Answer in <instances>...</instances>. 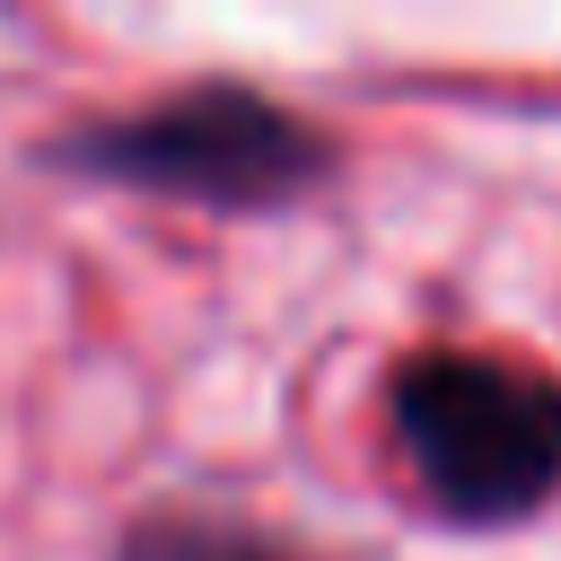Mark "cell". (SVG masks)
<instances>
[{
    "label": "cell",
    "instance_id": "1",
    "mask_svg": "<svg viewBox=\"0 0 561 561\" xmlns=\"http://www.w3.org/2000/svg\"><path fill=\"white\" fill-rule=\"evenodd\" d=\"M394 438L421 500L456 526L526 517L561 491V386L526 359L430 351L394 377Z\"/></svg>",
    "mask_w": 561,
    "mask_h": 561
},
{
    "label": "cell",
    "instance_id": "2",
    "mask_svg": "<svg viewBox=\"0 0 561 561\" xmlns=\"http://www.w3.org/2000/svg\"><path fill=\"white\" fill-rule=\"evenodd\" d=\"M70 158L88 175L175 193V202H210V210H263V202H289L298 184L324 175V140L298 114L263 105L254 88H184L149 114L79 131Z\"/></svg>",
    "mask_w": 561,
    "mask_h": 561
},
{
    "label": "cell",
    "instance_id": "3",
    "mask_svg": "<svg viewBox=\"0 0 561 561\" xmlns=\"http://www.w3.org/2000/svg\"><path fill=\"white\" fill-rule=\"evenodd\" d=\"M123 561H298L245 526H202V517H175V526H140L123 543Z\"/></svg>",
    "mask_w": 561,
    "mask_h": 561
}]
</instances>
